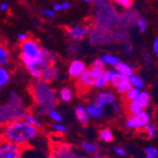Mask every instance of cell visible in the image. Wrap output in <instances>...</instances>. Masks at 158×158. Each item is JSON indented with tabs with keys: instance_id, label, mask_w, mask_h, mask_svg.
<instances>
[{
	"instance_id": "7a4b0ae2",
	"label": "cell",
	"mask_w": 158,
	"mask_h": 158,
	"mask_svg": "<svg viewBox=\"0 0 158 158\" xmlns=\"http://www.w3.org/2000/svg\"><path fill=\"white\" fill-rule=\"evenodd\" d=\"M39 135L40 129L24 118L2 125L1 128V138L3 140L15 143L24 148L31 146Z\"/></svg>"
},
{
	"instance_id": "5b68a950",
	"label": "cell",
	"mask_w": 158,
	"mask_h": 158,
	"mask_svg": "<svg viewBox=\"0 0 158 158\" xmlns=\"http://www.w3.org/2000/svg\"><path fill=\"white\" fill-rule=\"evenodd\" d=\"M50 158H83L84 154L75 149L72 144L64 142H56L51 144Z\"/></svg>"
},
{
	"instance_id": "ba28073f",
	"label": "cell",
	"mask_w": 158,
	"mask_h": 158,
	"mask_svg": "<svg viewBox=\"0 0 158 158\" xmlns=\"http://www.w3.org/2000/svg\"><path fill=\"white\" fill-rule=\"evenodd\" d=\"M24 147L15 143L1 139L0 144V158H22Z\"/></svg>"
},
{
	"instance_id": "60d3db41",
	"label": "cell",
	"mask_w": 158,
	"mask_h": 158,
	"mask_svg": "<svg viewBox=\"0 0 158 158\" xmlns=\"http://www.w3.org/2000/svg\"><path fill=\"white\" fill-rule=\"evenodd\" d=\"M136 26L138 28V30H139V32H145L146 29H147V21L144 18H138Z\"/></svg>"
},
{
	"instance_id": "e0dca14e",
	"label": "cell",
	"mask_w": 158,
	"mask_h": 158,
	"mask_svg": "<svg viewBox=\"0 0 158 158\" xmlns=\"http://www.w3.org/2000/svg\"><path fill=\"white\" fill-rule=\"evenodd\" d=\"M115 69H111V70H106V72L103 74L102 77L98 79V81L96 82L94 89L96 90H104L108 85H111L112 83V79H113V74Z\"/></svg>"
},
{
	"instance_id": "f6af8a7d",
	"label": "cell",
	"mask_w": 158,
	"mask_h": 158,
	"mask_svg": "<svg viewBox=\"0 0 158 158\" xmlns=\"http://www.w3.org/2000/svg\"><path fill=\"white\" fill-rule=\"evenodd\" d=\"M144 62H145L147 68H150V65H152V56H150V54H148V53L144 54Z\"/></svg>"
},
{
	"instance_id": "d6a6232c",
	"label": "cell",
	"mask_w": 158,
	"mask_h": 158,
	"mask_svg": "<svg viewBox=\"0 0 158 158\" xmlns=\"http://www.w3.org/2000/svg\"><path fill=\"white\" fill-rule=\"evenodd\" d=\"M50 128L54 134H58V135L64 134V133H66V131H68V127H66V125H64L63 123H53V124H51Z\"/></svg>"
},
{
	"instance_id": "603a6c76",
	"label": "cell",
	"mask_w": 158,
	"mask_h": 158,
	"mask_svg": "<svg viewBox=\"0 0 158 158\" xmlns=\"http://www.w3.org/2000/svg\"><path fill=\"white\" fill-rule=\"evenodd\" d=\"M98 139L103 143H112L114 140V133L111 128H107V127H103L98 131Z\"/></svg>"
},
{
	"instance_id": "d6986e66",
	"label": "cell",
	"mask_w": 158,
	"mask_h": 158,
	"mask_svg": "<svg viewBox=\"0 0 158 158\" xmlns=\"http://www.w3.org/2000/svg\"><path fill=\"white\" fill-rule=\"evenodd\" d=\"M74 114H75V118L79 122L80 124L82 125H86L89 124L91 117L89 115V112H87L86 106L84 105H77L74 110Z\"/></svg>"
},
{
	"instance_id": "d590c367",
	"label": "cell",
	"mask_w": 158,
	"mask_h": 158,
	"mask_svg": "<svg viewBox=\"0 0 158 158\" xmlns=\"http://www.w3.org/2000/svg\"><path fill=\"white\" fill-rule=\"evenodd\" d=\"M122 51L125 53V54H132L133 53V51H134V47H133V43L131 42V41H126V42H124V43H122Z\"/></svg>"
},
{
	"instance_id": "4fadbf2b",
	"label": "cell",
	"mask_w": 158,
	"mask_h": 158,
	"mask_svg": "<svg viewBox=\"0 0 158 158\" xmlns=\"http://www.w3.org/2000/svg\"><path fill=\"white\" fill-rule=\"evenodd\" d=\"M138 18H139V17H138L136 11L123 13V15L118 16V18H117L116 26L118 27V28H121V29L126 30L127 28H132L133 26H135V24L137 23Z\"/></svg>"
},
{
	"instance_id": "ee69618b",
	"label": "cell",
	"mask_w": 158,
	"mask_h": 158,
	"mask_svg": "<svg viewBox=\"0 0 158 158\" xmlns=\"http://www.w3.org/2000/svg\"><path fill=\"white\" fill-rule=\"evenodd\" d=\"M153 53H154V56H156V59H157V61H158V37H156L155 39H154V42H153Z\"/></svg>"
},
{
	"instance_id": "9c48e42d",
	"label": "cell",
	"mask_w": 158,
	"mask_h": 158,
	"mask_svg": "<svg viewBox=\"0 0 158 158\" xmlns=\"http://www.w3.org/2000/svg\"><path fill=\"white\" fill-rule=\"evenodd\" d=\"M111 85L115 89L116 92L121 95H125L133 87L131 82H129V77H126L124 74L119 73L116 70L114 71Z\"/></svg>"
},
{
	"instance_id": "1f68e13d",
	"label": "cell",
	"mask_w": 158,
	"mask_h": 158,
	"mask_svg": "<svg viewBox=\"0 0 158 158\" xmlns=\"http://www.w3.org/2000/svg\"><path fill=\"white\" fill-rule=\"evenodd\" d=\"M24 119H26L27 122H29L30 124L34 125L35 127H38V128H42V123H41V121L39 119V116L35 115L34 113H28L26 115V117H24Z\"/></svg>"
},
{
	"instance_id": "f35d334b",
	"label": "cell",
	"mask_w": 158,
	"mask_h": 158,
	"mask_svg": "<svg viewBox=\"0 0 158 158\" xmlns=\"http://www.w3.org/2000/svg\"><path fill=\"white\" fill-rule=\"evenodd\" d=\"M79 50H80V44L77 43V41H74V42L70 43L68 45V52L70 54H75V53L79 52Z\"/></svg>"
},
{
	"instance_id": "4316f807",
	"label": "cell",
	"mask_w": 158,
	"mask_h": 158,
	"mask_svg": "<svg viewBox=\"0 0 158 158\" xmlns=\"http://www.w3.org/2000/svg\"><path fill=\"white\" fill-rule=\"evenodd\" d=\"M129 82H131V84H132L133 87L135 89H139V90H143L144 87H145V80L143 79L140 75L138 74H133L129 77Z\"/></svg>"
},
{
	"instance_id": "ffe728a7",
	"label": "cell",
	"mask_w": 158,
	"mask_h": 158,
	"mask_svg": "<svg viewBox=\"0 0 158 158\" xmlns=\"http://www.w3.org/2000/svg\"><path fill=\"white\" fill-rule=\"evenodd\" d=\"M100 60L102 61L103 64L105 66H108V68L112 69H115L122 62L121 59L117 56H115V54H113V53H104V54H102L100 56Z\"/></svg>"
},
{
	"instance_id": "74e56055",
	"label": "cell",
	"mask_w": 158,
	"mask_h": 158,
	"mask_svg": "<svg viewBox=\"0 0 158 158\" xmlns=\"http://www.w3.org/2000/svg\"><path fill=\"white\" fill-rule=\"evenodd\" d=\"M118 6H121L124 9H131L133 7V0H114Z\"/></svg>"
},
{
	"instance_id": "ab89813d",
	"label": "cell",
	"mask_w": 158,
	"mask_h": 158,
	"mask_svg": "<svg viewBox=\"0 0 158 158\" xmlns=\"http://www.w3.org/2000/svg\"><path fill=\"white\" fill-rule=\"evenodd\" d=\"M71 7L70 2H62V3H54L53 5V10L54 11H61V10H68Z\"/></svg>"
},
{
	"instance_id": "8992f818",
	"label": "cell",
	"mask_w": 158,
	"mask_h": 158,
	"mask_svg": "<svg viewBox=\"0 0 158 158\" xmlns=\"http://www.w3.org/2000/svg\"><path fill=\"white\" fill-rule=\"evenodd\" d=\"M152 115L148 111L139 112V113L129 115L124 122V126L128 131H134V132H142L144 127L150 123Z\"/></svg>"
},
{
	"instance_id": "8d00e7d4",
	"label": "cell",
	"mask_w": 158,
	"mask_h": 158,
	"mask_svg": "<svg viewBox=\"0 0 158 158\" xmlns=\"http://www.w3.org/2000/svg\"><path fill=\"white\" fill-rule=\"evenodd\" d=\"M113 153L116 156H118V157H125L127 155V149L123 147V146H114Z\"/></svg>"
},
{
	"instance_id": "f1b7e54d",
	"label": "cell",
	"mask_w": 158,
	"mask_h": 158,
	"mask_svg": "<svg viewBox=\"0 0 158 158\" xmlns=\"http://www.w3.org/2000/svg\"><path fill=\"white\" fill-rule=\"evenodd\" d=\"M10 61V52L5 45L0 47V65L1 66H7Z\"/></svg>"
},
{
	"instance_id": "2e32d148",
	"label": "cell",
	"mask_w": 158,
	"mask_h": 158,
	"mask_svg": "<svg viewBox=\"0 0 158 158\" xmlns=\"http://www.w3.org/2000/svg\"><path fill=\"white\" fill-rule=\"evenodd\" d=\"M22 158H50V154H49V150L29 146L24 148Z\"/></svg>"
},
{
	"instance_id": "bcb514c9",
	"label": "cell",
	"mask_w": 158,
	"mask_h": 158,
	"mask_svg": "<svg viewBox=\"0 0 158 158\" xmlns=\"http://www.w3.org/2000/svg\"><path fill=\"white\" fill-rule=\"evenodd\" d=\"M83 158H108V157L106 155H104V154L98 153L95 154V155H84Z\"/></svg>"
},
{
	"instance_id": "9a60e30c",
	"label": "cell",
	"mask_w": 158,
	"mask_h": 158,
	"mask_svg": "<svg viewBox=\"0 0 158 158\" xmlns=\"http://www.w3.org/2000/svg\"><path fill=\"white\" fill-rule=\"evenodd\" d=\"M59 77H60V69L54 63L44 69L41 80L48 82V83H53L59 79Z\"/></svg>"
},
{
	"instance_id": "cb8c5ba5",
	"label": "cell",
	"mask_w": 158,
	"mask_h": 158,
	"mask_svg": "<svg viewBox=\"0 0 158 158\" xmlns=\"http://www.w3.org/2000/svg\"><path fill=\"white\" fill-rule=\"evenodd\" d=\"M11 80V73L9 71L8 68L6 66H1L0 68V86L5 87L9 84V82Z\"/></svg>"
},
{
	"instance_id": "484cf974",
	"label": "cell",
	"mask_w": 158,
	"mask_h": 158,
	"mask_svg": "<svg viewBox=\"0 0 158 158\" xmlns=\"http://www.w3.org/2000/svg\"><path fill=\"white\" fill-rule=\"evenodd\" d=\"M115 70L117 72H119V73L126 75V77H131V75L134 74V68H133L131 64L126 63V62H123V61L116 66Z\"/></svg>"
},
{
	"instance_id": "681fc988",
	"label": "cell",
	"mask_w": 158,
	"mask_h": 158,
	"mask_svg": "<svg viewBox=\"0 0 158 158\" xmlns=\"http://www.w3.org/2000/svg\"><path fill=\"white\" fill-rule=\"evenodd\" d=\"M84 1H86V2H90V1H92V0H84Z\"/></svg>"
},
{
	"instance_id": "52a82bcc",
	"label": "cell",
	"mask_w": 158,
	"mask_h": 158,
	"mask_svg": "<svg viewBox=\"0 0 158 158\" xmlns=\"http://www.w3.org/2000/svg\"><path fill=\"white\" fill-rule=\"evenodd\" d=\"M113 41H115L113 32L111 30L104 29V28H101L98 26L93 30H91L90 34H89V42L91 43V45L108 44Z\"/></svg>"
},
{
	"instance_id": "44dd1931",
	"label": "cell",
	"mask_w": 158,
	"mask_h": 158,
	"mask_svg": "<svg viewBox=\"0 0 158 158\" xmlns=\"http://www.w3.org/2000/svg\"><path fill=\"white\" fill-rule=\"evenodd\" d=\"M125 108H126V112L128 113V115H134V114H137L139 113V112L144 111V110H146L138 98L135 101H131V102H126Z\"/></svg>"
},
{
	"instance_id": "ac0fdd59",
	"label": "cell",
	"mask_w": 158,
	"mask_h": 158,
	"mask_svg": "<svg viewBox=\"0 0 158 158\" xmlns=\"http://www.w3.org/2000/svg\"><path fill=\"white\" fill-rule=\"evenodd\" d=\"M80 150L84 155H95L100 153V146L98 143H94L92 140H84L80 144Z\"/></svg>"
},
{
	"instance_id": "6da1fadb",
	"label": "cell",
	"mask_w": 158,
	"mask_h": 158,
	"mask_svg": "<svg viewBox=\"0 0 158 158\" xmlns=\"http://www.w3.org/2000/svg\"><path fill=\"white\" fill-rule=\"evenodd\" d=\"M29 94L38 116H47L50 110L56 108L59 96L51 83L43 80H34L29 86Z\"/></svg>"
},
{
	"instance_id": "f546056e",
	"label": "cell",
	"mask_w": 158,
	"mask_h": 158,
	"mask_svg": "<svg viewBox=\"0 0 158 158\" xmlns=\"http://www.w3.org/2000/svg\"><path fill=\"white\" fill-rule=\"evenodd\" d=\"M48 117L52 123H63V115L56 110V108H52L48 113Z\"/></svg>"
},
{
	"instance_id": "7dc6e473",
	"label": "cell",
	"mask_w": 158,
	"mask_h": 158,
	"mask_svg": "<svg viewBox=\"0 0 158 158\" xmlns=\"http://www.w3.org/2000/svg\"><path fill=\"white\" fill-rule=\"evenodd\" d=\"M17 39H18V41L20 43L23 42V41H26L27 39H28V34L27 33H19L18 37H17Z\"/></svg>"
},
{
	"instance_id": "836d02e7",
	"label": "cell",
	"mask_w": 158,
	"mask_h": 158,
	"mask_svg": "<svg viewBox=\"0 0 158 158\" xmlns=\"http://www.w3.org/2000/svg\"><path fill=\"white\" fill-rule=\"evenodd\" d=\"M144 158H158V148L156 146H147L144 149Z\"/></svg>"
},
{
	"instance_id": "8fae6325",
	"label": "cell",
	"mask_w": 158,
	"mask_h": 158,
	"mask_svg": "<svg viewBox=\"0 0 158 158\" xmlns=\"http://www.w3.org/2000/svg\"><path fill=\"white\" fill-rule=\"evenodd\" d=\"M86 69L87 66L84 61L80 60V59H73L68 66V74L71 79L77 80L86 71Z\"/></svg>"
},
{
	"instance_id": "4dcf8cb0",
	"label": "cell",
	"mask_w": 158,
	"mask_h": 158,
	"mask_svg": "<svg viewBox=\"0 0 158 158\" xmlns=\"http://www.w3.org/2000/svg\"><path fill=\"white\" fill-rule=\"evenodd\" d=\"M143 90H139V89H135V87H132L126 94L124 95V100L125 102H131V101H135L139 98L140 93H142Z\"/></svg>"
},
{
	"instance_id": "e575fe53",
	"label": "cell",
	"mask_w": 158,
	"mask_h": 158,
	"mask_svg": "<svg viewBox=\"0 0 158 158\" xmlns=\"http://www.w3.org/2000/svg\"><path fill=\"white\" fill-rule=\"evenodd\" d=\"M138 100H139V102L142 103L144 107L147 108L150 104V100H152V98H150V94L147 92V91L143 90L142 93H140V95H139V98H138Z\"/></svg>"
},
{
	"instance_id": "3957f363",
	"label": "cell",
	"mask_w": 158,
	"mask_h": 158,
	"mask_svg": "<svg viewBox=\"0 0 158 158\" xmlns=\"http://www.w3.org/2000/svg\"><path fill=\"white\" fill-rule=\"evenodd\" d=\"M28 113L29 106L26 98L17 91H10L6 101L0 106L1 126L19 119H23Z\"/></svg>"
},
{
	"instance_id": "c3c4849f",
	"label": "cell",
	"mask_w": 158,
	"mask_h": 158,
	"mask_svg": "<svg viewBox=\"0 0 158 158\" xmlns=\"http://www.w3.org/2000/svg\"><path fill=\"white\" fill-rule=\"evenodd\" d=\"M8 7H9L8 2H2L1 6H0V9H1V11H6L7 9H8Z\"/></svg>"
},
{
	"instance_id": "277c9868",
	"label": "cell",
	"mask_w": 158,
	"mask_h": 158,
	"mask_svg": "<svg viewBox=\"0 0 158 158\" xmlns=\"http://www.w3.org/2000/svg\"><path fill=\"white\" fill-rule=\"evenodd\" d=\"M106 72V66L103 64L102 61H94L90 68L86 69V71L82 74L77 79V86L81 90H90L95 86L96 82L98 81L101 77Z\"/></svg>"
},
{
	"instance_id": "5bb4252c",
	"label": "cell",
	"mask_w": 158,
	"mask_h": 158,
	"mask_svg": "<svg viewBox=\"0 0 158 158\" xmlns=\"http://www.w3.org/2000/svg\"><path fill=\"white\" fill-rule=\"evenodd\" d=\"M87 112H89V115L92 119H101L105 116L106 113V107L105 106L101 105L96 102H91L86 105Z\"/></svg>"
},
{
	"instance_id": "30bf717a",
	"label": "cell",
	"mask_w": 158,
	"mask_h": 158,
	"mask_svg": "<svg viewBox=\"0 0 158 158\" xmlns=\"http://www.w3.org/2000/svg\"><path fill=\"white\" fill-rule=\"evenodd\" d=\"M66 35L73 41H81L84 38L89 37L91 32V28L89 24H77L65 28Z\"/></svg>"
},
{
	"instance_id": "7c38bea8",
	"label": "cell",
	"mask_w": 158,
	"mask_h": 158,
	"mask_svg": "<svg viewBox=\"0 0 158 158\" xmlns=\"http://www.w3.org/2000/svg\"><path fill=\"white\" fill-rule=\"evenodd\" d=\"M116 95L114 92L110 90H98V92L94 95V102L98 103L101 105L110 107V106L116 102Z\"/></svg>"
},
{
	"instance_id": "7bdbcfd3",
	"label": "cell",
	"mask_w": 158,
	"mask_h": 158,
	"mask_svg": "<svg viewBox=\"0 0 158 158\" xmlns=\"http://www.w3.org/2000/svg\"><path fill=\"white\" fill-rule=\"evenodd\" d=\"M41 15L47 18H53L54 17V10L53 9H42L41 10Z\"/></svg>"
},
{
	"instance_id": "83f0119b",
	"label": "cell",
	"mask_w": 158,
	"mask_h": 158,
	"mask_svg": "<svg viewBox=\"0 0 158 158\" xmlns=\"http://www.w3.org/2000/svg\"><path fill=\"white\" fill-rule=\"evenodd\" d=\"M142 132L144 133V135H145L147 138L152 139V138H154V137L157 136L158 129H157V127L155 126V124H153V123L150 122L149 124H147L145 127H144V129H143Z\"/></svg>"
},
{
	"instance_id": "b9f144b4",
	"label": "cell",
	"mask_w": 158,
	"mask_h": 158,
	"mask_svg": "<svg viewBox=\"0 0 158 158\" xmlns=\"http://www.w3.org/2000/svg\"><path fill=\"white\" fill-rule=\"evenodd\" d=\"M122 104L119 102H117L116 101L115 103H113L111 106H110V108H111V111L113 112V113H115V114H117V113H119V112L122 111Z\"/></svg>"
},
{
	"instance_id": "d4e9b609",
	"label": "cell",
	"mask_w": 158,
	"mask_h": 158,
	"mask_svg": "<svg viewBox=\"0 0 158 158\" xmlns=\"http://www.w3.org/2000/svg\"><path fill=\"white\" fill-rule=\"evenodd\" d=\"M113 35H114V40H115L116 42H119V43H124L129 40V35L126 32V30L121 29V28H117L116 30H114Z\"/></svg>"
},
{
	"instance_id": "7402d4cb",
	"label": "cell",
	"mask_w": 158,
	"mask_h": 158,
	"mask_svg": "<svg viewBox=\"0 0 158 158\" xmlns=\"http://www.w3.org/2000/svg\"><path fill=\"white\" fill-rule=\"evenodd\" d=\"M58 96L59 101L63 103H69L73 98V91L70 86H63L58 91Z\"/></svg>"
}]
</instances>
